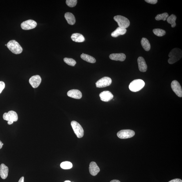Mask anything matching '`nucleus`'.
Listing matches in <instances>:
<instances>
[{
    "mask_svg": "<svg viewBox=\"0 0 182 182\" xmlns=\"http://www.w3.org/2000/svg\"><path fill=\"white\" fill-rule=\"evenodd\" d=\"M182 56L181 50L178 48H175L172 50L169 54L170 57L168 60L169 64H172L180 60Z\"/></svg>",
    "mask_w": 182,
    "mask_h": 182,
    "instance_id": "f257e3e1",
    "label": "nucleus"
},
{
    "mask_svg": "<svg viewBox=\"0 0 182 182\" xmlns=\"http://www.w3.org/2000/svg\"><path fill=\"white\" fill-rule=\"evenodd\" d=\"M7 46L13 54H21L23 49L19 43L15 40H10L7 44Z\"/></svg>",
    "mask_w": 182,
    "mask_h": 182,
    "instance_id": "f03ea898",
    "label": "nucleus"
},
{
    "mask_svg": "<svg viewBox=\"0 0 182 182\" xmlns=\"http://www.w3.org/2000/svg\"><path fill=\"white\" fill-rule=\"evenodd\" d=\"M145 83L141 79H136L131 82L129 86V88L131 92H139L145 87Z\"/></svg>",
    "mask_w": 182,
    "mask_h": 182,
    "instance_id": "7ed1b4c3",
    "label": "nucleus"
},
{
    "mask_svg": "<svg viewBox=\"0 0 182 182\" xmlns=\"http://www.w3.org/2000/svg\"><path fill=\"white\" fill-rule=\"evenodd\" d=\"M114 19L117 22L119 27L121 28L126 29L130 26L129 20L125 17L117 15L114 17Z\"/></svg>",
    "mask_w": 182,
    "mask_h": 182,
    "instance_id": "20e7f679",
    "label": "nucleus"
},
{
    "mask_svg": "<svg viewBox=\"0 0 182 182\" xmlns=\"http://www.w3.org/2000/svg\"><path fill=\"white\" fill-rule=\"evenodd\" d=\"M71 125L77 137L79 138L82 137L84 136V131L80 124L77 121H73L71 123Z\"/></svg>",
    "mask_w": 182,
    "mask_h": 182,
    "instance_id": "39448f33",
    "label": "nucleus"
},
{
    "mask_svg": "<svg viewBox=\"0 0 182 182\" xmlns=\"http://www.w3.org/2000/svg\"><path fill=\"white\" fill-rule=\"evenodd\" d=\"M135 135V131L130 130H123L119 131L117 136L121 139H126L133 137Z\"/></svg>",
    "mask_w": 182,
    "mask_h": 182,
    "instance_id": "423d86ee",
    "label": "nucleus"
},
{
    "mask_svg": "<svg viewBox=\"0 0 182 182\" xmlns=\"http://www.w3.org/2000/svg\"><path fill=\"white\" fill-rule=\"evenodd\" d=\"M4 120L13 123L18 120V116L16 112L10 111L7 113H5L3 116Z\"/></svg>",
    "mask_w": 182,
    "mask_h": 182,
    "instance_id": "0eeeda50",
    "label": "nucleus"
},
{
    "mask_svg": "<svg viewBox=\"0 0 182 182\" xmlns=\"http://www.w3.org/2000/svg\"><path fill=\"white\" fill-rule=\"evenodd\" d=\"M112 82V80L110 77H103L98 81L95 83L96 87L99 88L107 87L111 84Z\"/></svg>",
    "mask_w": 182,
    "mask_h": 182,
    "instance_id": "6e6552de",
    "label": "nucleus"
},
{
    "mask_svg": "<svg viewBox=\"0 0 182 182\" xmlns=\"http://www.w3.org/2000/svg\"><path fill=\"white\" fill-rule=\"evenodd\" d=\"M37 23L34 20H29L22 23L21 25V28L25 30H29L35 28L37 26Z\"/></svg>",
    "mask_w": 182,
    "mask_h": 182,
    "instance_id": "1a4fd4ad",
    "label": "nucleus"
},
{
    "mask_svg": "<svg viewBox=\"0 0 182 182\" xmlns=\"http://www.w3.org/2000/svg\"><path fill=\"white\" fill-rule=\"evenodd\" d=\"M172 90L178 97H182V90L181 86L176 80H174L171 83Z\"/></svg>",
    "mask_w": 182,
    "mask_h": 182,
    "instance_id": "9d476101",
    "label": "nucleus"
},
{
    "mask_svg": "<svg viewBox=\"0 0 182 182\" xmlns=\"http://www.w3.org/2000/svg\"><path fill=\"white\" fill-rule=\"evenodd\" d=\"M42 79L39 75L33 76L30 78L29 82L32 87L37 88L41 82Z\"/></svg>",
    "mask_w": 182,
    "mask_h": 182,
    "instance_id": "9b49d317",
    "label": "nucleus"
},
{
    "mask_svg": "<svg viewBox=\"0 0 182 182\" xmlns=\"http://www.w3.org/2000/svg\"><path fill=\"white\" fill-rule=\"evenodd\" d=\"M101 100L103 102H108L113 99L114 96L109 91H104L100 93Z\"/></svg>",
    "mask_w": 182,
    "mask_h": 182,
    "instance_id": "f8f14e48",
    "label": "nucleus"
},
{
    "mask_svg": "<svg viewBox=\"0 0 182 182\" xmlns=\"http://www.w3.org/2000/svg\"><path fill=\"white\" fill-rule=\"evenodd\" d=\"M137 62L139 69L140 71L143 72H146L148 69V66L144 58L142 57H139L138 59Z\"/></svg>",
    "mask_w": 182,
    "mask_h": 182,
    "instance_id": "ddd939ff",
    "label": "nucleus"
},
{
    "mask_svg": "<svg viewBox=\"0 0 182 182\" xmlns=\"http://www.w3.org/2000/svg\"><path fill=\"white\" fill-rule=\"evenodd\" d=\"M89 171L90 174L92 176L97 175L100 171V169L94 161H92L90 164Z\"/></svg>",
    "mask_w": 182,
    "mask_h": 182,
    "instance_id": "4468645a",
    "label": "nucleus"
},
{
    "mask_svg": "<svg viewBox=\"0 0 182 182\" xmlns=\"http://www.w3.org/2000/svg\"><path fill=\"white\" fill-rule=\"evenodd\" d=\"M67 95L70 97L77 99H80L82 97L81 92L77 90H72L68 91Z\"/></svg>",
    "mask_w": 182,
    "mask_h": 182,
    "instance_id": "2eb2a0df",
    "label": "nucleus"
},
{
    "mask_svg": "<svg viewBox=\"0 0 182 182\" xmlns=\"http://www.w3.org/2000/svg\"><path fill=\"white\" fill-rule=\"evenodd\" d=\"M109 58L111 60L123 62L126 59V55L123 53L113 54L110 55Z\"/></svg>",
    "mask_w": 182,
    "mask_h": 182,
    "instance_id": "dca6fc26",
    "label": "nucleus"
},
{
    "mask_svg": "<svg viewBox=\"0 0 182 182\" xmlns=\"http://www.w3.org/2000/svg\"><path fill=\"white\" fill-rule=\"evenodd\" d=\"M9 168L4 164H2L0 166V176L2 179H6L8 176Z\"/></svg>",
    "mask_w": 182,
    "mask_h": 182,
    "instance_id": "f3484780",
    "label": "nucleus"
},
{
    "mask_svg": "<svg viewBox=\"0 0 182 182\" xmlns=\"http://www.w3.org/2000/svg\"><path fill=\"white\" fill-rule=\"evenodd\" d=\"M65 18L68 23L70 25H74L76 22V19L74 15L70 12H67L65 15Z\"/></svg>",
    "mask_w": 182,
    "mask_h": 182,
    "instance_id": "a211bd4d",
    "label": "nucleus"
},
{
    "mask_svg": "<svg viewBox=\"0 0 182 182\" xmlns=\"http://www.w3.org/2000/svg\"><path fill=\"white\" fill-rule=\"evenodd\" d=\"M126 29H125L121 28L120 27H118L111 34V36L116 37L119 36L120 35L125 34L126 32Z\"/></svg>",
    "mask_w": 182,
    "mask_h": 182,
    "instance_id": "6ab92c4d",
    "label": "nucleus"
},
{
    "mask_svg": "<svg viewBox=\"0 0 182 182\" xmlns=\"http://www.w3.org/2000/svg\"><path fill=\"white\" fill-rule=\"evenodd\" d=\"M73 41L76 42H82L84 41L85 38L82 34L79 33H74L72 34L71 37Z\"/></svg>",
    "mask_w": 182,
    "mask_h": 182,
    "instance_id": "aec40b11",
    "label": "nucleus"
},
{
    "mask_svg": "<svg viewBox=\"0 0 182 182\" xmlns=\"http://www.w3.org/2000/svg\"><path fill=\"white\" fill-rule=\"evenodd\" d=\"M141 44L146 51H150L151 48L150 44L147 39L145 38H142L141 40Z\"/></svg>",
    "mask_w": 182,
    "mask_h": 182,
    "instance_id": "412c9836",
    "label": "nucleus"
},
{
    "mask_svg": "<svg viewBox=\"0 0 182 182\" xmlns=\"http://www.w3.org/2000/svg\"><path fill=\"white\" fill-rule=\"evenodd\" d=\"M81 57L83 60L88 62L95 63L96 62L95 58L87 54H82L81 55Z\"/></svg>",
    "mask_w": 182,
    "mask_h": 182,
    "instance_id": "4be33fe9",
    "label": "nucleus"
},
{
    "mask_svg": "<svg viewBox=\"0 0 182 182\" xmlns=\"http://www.w3.org/2000/svg\"><path fill=\"white\" fill-rule=\"evenodd\" d=\"M176 18L177 17L175 15L172 14L170 16H169L166 20L168 23L171 25L172 27H174L176 26Z\"/></svg>",
    "mask_w": 182,
    "mask_h": 182,
    "instance_id": "5701e85b",
    "label": "nucleus"
},
{
    "mask_svg": "<svg viewBox=\"0 0 182 182\" xmlns=\"http://www.w3.org/2000/svg\"><path fill=\"white\" fill-rule=\"evenodd\" d=\"M153 32L154 34L158 37H162L165 35L166 32L165 30L160 29H153Z\"/></svg>",
    "mask_w": 182,
    "mask_h": 182,
    "instance_id": "b1692460",
    "label": "nucleus"
},
{
    "mask_svg": "<svg viewBox=\"0 0 182 182\" xmlns=\"http://www.w3.org/2000/svg\"><path fill=\"white\" fill-rule=\"evenodd\" d=\"M60 167L63 169H69L72 168L73 165L70 162L65 161L61 164Z\"/></svg>",
    "mask_w": 182,
    "mask_h": 182,
    "instance_id": "393cba45",
    "label": "nucleus"
},
{
    "mask_svg": "<svg viewBox=\"0 0 182 182\" xmlns=\"http://www.w3.org/2000/svg\"><path fill=\"white\" fill-rule=\"evenodd\" d=\"M168 17V14L167 12H164L163 14H158L157 15L155 18V19L157 21L162 20H163L164 21H165Z\"/></svg>",
    "mask_w": 182,
    "mask_h": 182,
    "instance_id": "a878e982",
    "label": "nucleus"
},
{
    "mask_svg": "<svg viewBox=\"0 0 182 182\" xmlns=\"http://www.w3.org/2000/svg\"><path fill=\"white\" fill-rule=\"evenodd\" d=\"M64 60L65 63H66L68 65L71 66H74L76 64V61L74 59H71V58H65Z\"/></svg>",
    "mask_w": 182,
    "mask_h": 182,
    "instance_id": "bb28decb",
    "label": "nucleus"
},
{
    "mask_svg": "<svg viewBox=\"0 0 182 182\" xmlns=\"http://www.w3.org/2000/svg\"><path fill=\"white\" fill-rule=\"evenodd\" d=\"M66 3L68 6L70 7H74L77 3V0H67Z\"/></svg>",
    "mask_w": 182,
    "mask_h": 182,
    "instance_id": "cd10ccee",
    "label": "nucleus"
},
{
    "mask_svg": "<svg viewBox=\"0 0 182 182\" xmlns=\"http://www.w3.org/2000/svg\"><path fill=\"white\" fill-rule=\"evenodd\" d=\"M5 87L4 83L3 81H0V93H1L2 91L3 90Z\"/></svg>",
    "mask_w": 182,
    "mask_h": 182,
    "instance_id": "c85d7f7f",
    "label": "nucleus"
},
{
    "mask_svg": "<svg viewBox=\"0 0 182 182\" xmlns=\"http://www.w3.org/2000/svg\"><path fill=\"white\" fill-rule=\"evenodd\" d=\"M145 1L149 4H155L158 2L157 0H145Z\"/></svg>",
    "mask_w": 182,
    "mask_h": 182,
    "instance_id": "c756f323",
    "label": "nucleus"
},
{
    "mask_svg": "<svg viewBox=\"0 0 182 182\" xmlns=\"http://www.w3.org/2000/svg\"><path fill=\"white\" fill-rule=\"evenodd\" d=\"M168 182H182V181L180 179L176 178L173 179Z\"/></svg>",
    "mask_w": 182,
    "mask_h": 182,
    "instance_id": "7c9ffc66",
    "label": "nucleus"
},
{
    "mask_svg": "<svg viewBox=\"0 0 182 182\" xmlns=\"http://www.w3.org/2000/svg\"><path fill=\"white\" fill-rule=\"evenodd\" d=\"M18 182H24V177H22L19 179Z\"/></svg>",
    "mask_w": 182,
    "mask_h": 182,
    "instance_id": "2f4dec72",
    "label": "nucleus"
},
{
    "mask_svg": "<svg viewBox=\"0 0 182 182\" xmlns=\"http://www.w3.org/2000/svg\"><path fill=\"white\" fill-rule=\"evenodd\" d=\"M4 145V144L2 142L0 141V149H1L2 147V146Z\"/></svg>",
    "mask_w": 182,
    "mask_h": 182,
    "instance_id": "473e14b6",
    "label": "nucleus"
},
{
    "mask_svg": "<svg viewBox=\"0 0 182 182\" xmlns=\"http://www.w3.org/2000/svg\"><path fill=\"white\" fill-rule=\"evenodd\" d=\"M110 182H120L119 181L117 180H113L111 181Z\"/></svg>",
    "mask_w": 182,
    "mask_h": 182,
    "instance_id": "72a5a7b5",
    "label": "nucleus"
},
{
    "mask_svg": "<svg viewBox=\"0 0 182 182\" xmlns=\"http://www.w3.org/2000/svg\"><path fill=\"white\" fill-rule=\"evenodd\" d=\"M7 123H8V124L9 125H11L13 123L10 122V121H8V122H7Z\"/></svg>",
    "mask_w": 182,
    "mask_h": 182,
    "instance_id": "f704fd0d",
    "label": "nucleus"
},
{
    "mask_svg": "<svg viewBox=\"0 0 182 182\" xmlns=\"http://www.w3.org/2000/svg\"><path fill=\"white\" fill-rule=\"evenodd\" d=\"M64 182H71L70 181H65Z\"/></svg>",
    "mask_w": 182,
    "mask_h": 182,
    "instance_id": "c9c22d12",
    "label": "nucleus"
},
{
    "mask_svg": "<svg viewBox=\"0 0 182 182\" xmlns=\"http://www.w3.org/2000/svg\"><path fill=\"white\" fill-rule=\"evenodd\" d=\"M5 46H6L7 44L5 45Z\"/></svg>",
    "mask_w": 182,
    "mask_h": 182,
    "instance_id": "e433bc0d",
    "label": "nucleus"
},
{
    "mask_svg": "<svg viewBox=\"0 0 182 182\" xmlns=\"http://www.w3.org/2000/svg\"></svg>",
    "mask_w": 182,
    "mask_h": 182,
    "instance_id": "4c0bfd02",
    "label": "nucleus"
}]
</instances>
